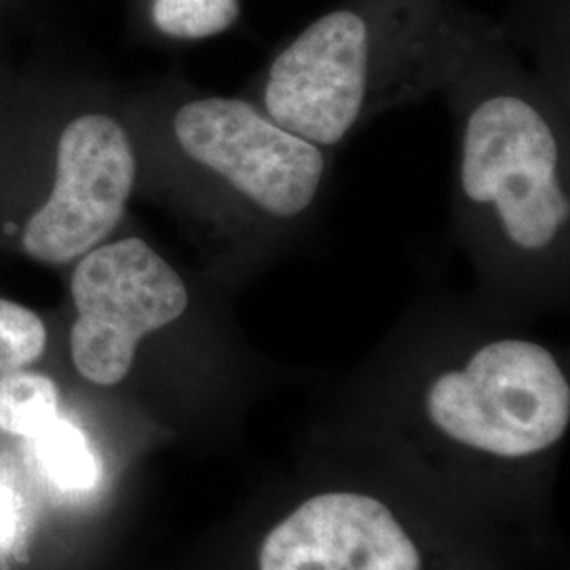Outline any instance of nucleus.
I'll return each mask as SVG.
<instances>
[{
	"mask_svg": "<svg viewBox=\"0 0 570 570\" xmlns=\"http://www.w3.org/2000/svg\"><path fill=\"white\" fill-rule=\"evenodd\" d=\"M429 421L459 446L499 459L553 449L570 423V387L546 346L497 341L429 387Z\"/></svg>",
	"mask_w": 570,
	"mask_h": 570,
	"instance_id": "f257e3e1",
	"label": "nucleus"
},
{
	"mask_svg": "<svg viewBox=\"0 0 570 570\" xmlns=\"http://www.w3.org/2000/svg\"><path fill=\"white\" fill-rule=\"evenodd\" d=\"M70 292L77 308L72 364L100 387L125 381L142 338L174 324L188 308L183 277L138 237L98 245L81 256Z\"/></svg>",
	"mask_w": 570,
	"mask_h": 570,
	"instance_id": "f03ea898",
	"label": "nucleus"
},
{
	"mask_svg": "<svg viewBox=\"0 0 570 570\" xmlns=\"http://www.w3.org/2000/svg\"><path fill=\"white\" fill-rule=\"evenodd\" d=\"M461 180L469 199L494 204L511 242L524 249L551 244L569 220L558 178V142L530 104L497 96L469 117Z\"/></svg>",
	"mask_w": 570,
	"mask_h": 570,
	"instance_id": "7ed1b4c3",
	"label": "nucleus"
},
{
	"mask_svg": "<svg viewBox=\"0 0 570 570\" xmlns=\"http://www.w3.org/2000/svg\"><path fill=\"white\" fill-rule=\"evenodd\" d=\"M136 153L121 122L89 112L68 122L56 150L53 186L21 230L37 263H77L121 223L136 184Z\"/></svg>",
	"mask_w": 570,
	"mask_h": 570,
	"instance_id": "20e7f679",
	"label": "nucleus"
},
{
	"mask_svg": "<svg viewBox=\"0 0 570 570\" xmlns=\"http://www.w3.org/2000/svg\"><path fill=\"white\" fill-rule=\"evenodd\" d=\"M184 153L220 174L265 212L292 218L313 204L324 176L315 144L285 131L252 104L204 98L184 104L174 117Z\"/></svg>",
	"mask_w": 570,
	"mask_h": 570,
	"instance_id": "39448f33",
	"label": "nucleus"
},
{
	"mask_svg": "<svg viewBox=\"0 0 570 570\" xmlns=\"http://www.w3.org/2000/svg\"><path fill=\"white\" fill-rule=\"evenodd\" d=\"M367 60V26L357 13L332 11L313 21L271 66L268 117L315 146L341 142L364 104Z\"/></svg>",
	"mask_w": 570,
	"mask_h": 570,
	"instance_id": "423d86ee",
	"label": "nucleus"
},
{
	"mask_svg": "<svg viewBox=\"0 0 570 570\" xmlns=\"http://www.w3.org/2000/svg\"><path fill=\"white\" fill-rule=\"evenodd\" d=\"M258 570H423V553L381 499L327 490L268 530Z\"/></svg>",
	"mask_w": 570,
	"mask_h": 570,
	"instance_id": "0eeeda50",
	"label": "nucleus"
},
{
	"mask_svg": "<svg viewBox=\"0 0 570 570\" xmlns=\"http://www.w3.org/2000/svg\"><path fill=\"white\" fill-rule=\"evenodd\" d=\"M47 480L63 492H87L100 482V463L87 435L72 421L51 419L30 438Z\"/></svg>",
	"mask_w": 570,
	"mask_h": 570,
	"instance_id": "6e6552de",
	"label": "nucleus"
},
{
	"mask_svg": "<svg viewBox=\"0 0 570 570\" xmlns=\"http://www.w3.org/2000/svg\"><path fill=\"white\" fill-rule=\"evenodd\" d=\"M58 414L60 391L53 379L28 370L0 372V431L30 440Z\"/></svg>",
	"mask_w": 570,
	"mask_h": 570,
	"instance_id": "1a4fd4ad",
	"label": "nucleus"
},
{
	"mask_svg": "<svg viewBox=\"0 0 570 570\" xmlns=\"http://www.w3.org/2000/svg\"><path fill=\"white\" fill-rule=\"evenodd\" d=\"M239 0H150V21L169 39L199 41L228 30L239 18Z\"/></svg>",
	"mask_w": 570,
	"mask_h": 570,
	"instance_id": "9d476101",
	"label": "nucleus"
},
{
	"mask_svg": "<svg viewBox=\"0 0 570 570\" xmlns=\"http://www.w3.org/2000/svg\"><path fill=\"white\" fill-rule=\"evenodd\" d=\"M47 327L28 306L0 298V372L26 370L41 360Z\"/></svg>",
	"mask_w": 570,
	"mask_h": 570,
	"instance_id": "9b49d317",
	"label": "nucleus"
},
{
	"mask_svg": "<svg viewBox=\"0 0 570 570\" xmlns=\"http://www.w3.org/2000/svg\"><path fill=\"white\" fill-rule=\"evenodd\" d=\"M21 529V501L16 489L0 478V550L11 548Z\"/></svg>",
	"mask_w": 570,
	"mask_h": 570,
	"instance_id": "f8f14e48",
	"label": "nucleus"
}]
</instances>
